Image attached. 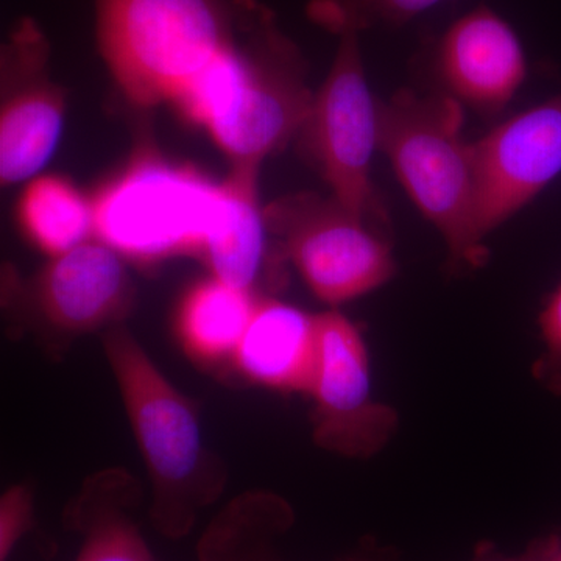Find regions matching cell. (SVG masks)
<instances>
[{
  "mask_svg": "<svg viewBox=\"0 0 561 561\" xmlns=\"http://www.w3.org/2000/svg\"><path fill=\"white\" fill-rule=\"evenodd\" d=\"M483 238L561 173V94L502 122L472 142Z\"/></svg>",
  "mask_w": 561,
  "mask_h": 561,
  "instance_id": "9c48e42d",
  "label": "cell"
},
{
  "mask_svg": "<svg viewBox=\"0 0 561 561\" xmlns=\"http://www.w3.org/2000/svg\"><path fill=\"white\" fill-rule=\"evenodd\" d=\"M311 16L339 35V47L302 125V149L332 197L371 225L383 224L370 173L378 150V101L365 79L356 0H313Z\"/></svg>",
  "mask_w": 561,
  "mask_h": 561,
  "instance_id": "277c9868",
  "label": "cell"
},
{
  "mask_svg": "<svg viewBox=\"0 0 561 561\" xmlns=\"http://www.w3.org/2000/svg\"><path fill=\"white\" fill-rule=\"evenodd\" d=\"M317 345V313L260 298L231 368L253 386L306 394L316 367Z\"/></svg>",
  "mask_w": 561,
  "mask_h": 561,
  "instance_id": "4fadbf2b",
  "label": "cell"
},
{
  "mask_svg": "<svg viewBox=\"0 0 561 561\" xmlns=\"http://www.w3.org/2000/svg\"><path fill=\"white\" fill-rule=\"evenodd\" d=\"M432 62L446 94L483 114L504 108L527 76L522 41L486 5L468 11L443 32Z\"/></svg>",
  "mask_w": 561,
  "mask_h": 561,
  "instance_id": "8fae6325",
  "label": "cell"
},
{
  "mask_svg": "<svg viewBox=\"0 0 561 561\" xmlns=\"http://www.w3.org/2000/svg\"><path fill=\"white\" fill-rule=\"evenodd\" d=\"M378 149L416 208L440 232L454 271L482 267L486 245L463 106L446 92L398 91L378 102Z\"/></svg>",
  "mask_w": 561,
  "mask_h": 561,
  "instance_id": "7a4b0ae2",
  "label": "cell"
},
{
  "mask_svg": "<svg viewBox=\"0 0 561 561\" xmlns=\"http://www.w3.org/2000/svg\"><path fill=\"white\" fill-rule=\"evenodd\" d=\"M41 323L62 341L119 327L130 312L133 287L124 256L99 239L51 257L33 284Z\"/></svg>",
  "mask_w": 561,
  "mask_h": 561,
  "instance_id": "30bf717a",
  "label": "cell"
},
{
  "mask_svg": "<svg viewBox=\"0 0 561 561\" xmlns=\"http://www.w3.org/2000/svg\"><path fill=\"white\" fill-rule=\"evenodd\" d=\"M197 557L198 561H230L219 542L213 540V537H209L208 534L205 535V531H203L201 541H198Z\"/></svg>",
  "mask_w": 561,
  "mask_h": 561,
  "instance_id": "603a6c76",
  "label": "cell"
},
{
  "mask_svg": "<svg viewBox=\"0 0 561 561\" xmlns=\"http://www.w3.org/2000/svg\"><path fill=\"white\" fill-rule=\"evenodd\" d=\"M256 0H94L103 60L130 101H171L257 11Z\"/></svg>",
  "mask_w": 561,
  "mask_h": 561,
  "instance_id": "3957f363",
  "label": "cell"
},
{
  "mask_svg": "<svg viewBox=\"0 0 561 561\" xmlns=\"http://www.w3.org/2000/svg\"><path fill=\"white\" fill-rule=\"evenodd\" d=\"M20 221L32 242L51 257L94 234L92 203L58 176H41L28 184L20 201Z\"/></svg>",
  "mask_w": 561,
  "mask_h": 561,
  "instance_id": "e0dca14e",
  "label": "cell"
},
{
  "mask_svg": "<svg viewBox=\"0 0 561 561\" xmlns=\"http://www.w3.org/2000/svg\"><path fill=\"white\" fill-rule=\"evenodd\" d=\"M294 523L289 502L268 491H249L230 502L205 531L230 561H286L276 542Z\"/></svg>",
  "mask_w": 561,
  "mask_h": 561,
  "instance_id": "ac0fdd59",
  "label": "cell"
},
{
  "mask_svg": "<svg viewBox=\"0 0 561 561\" xmlns=\"http://www.w3.org/2000/svg\"><path fill=\"white\" fill-rule=\"evenodd\" d=\"M312 101L300 51L283 33L253 62L206 130L234 165H260L301 131Z\"/></svg>",
  "mask_w": 561,
  "mask_h": 561,
  "instance_id": "ba28073f",
  "label": "cell"
},
{
  "mask_svg": "<svg viewBox=\"0 0 561 561\" xmlns=\"http://www.w3.org/2000/svg\"><path fill=\"white\" fill-rule=\"evenodd\" d=\"M442 0H356L362 28L381 24L389 27L408 24Z\"/></svg>",
  "mask_w": 561,
  "mask_h": 561,
  "instance_id": "44dd1931",
  "label": "cell"
},
{
  "mask_svg": "<svg viewBox=\"0 0 561 561\" xmlns=\"http://www.w3.org/2000/svg\"><path fill=\"white\" fill-rule=\"evenodd\" d=\"M560 541L559 535H545V537L535 538L524 551L518 553H502L493 545L483 542L476 551L472 561H549Z\"/></svg>",
  "mask_w": 561,
  "mask_h": 561,
  "instance_id": "7402d4cb",
  "label": "cell"
},
{
  "mask_svg": "<svg viewBox=\"0 0 561 561\" xmlns=\"http://www.w3.org/2000/svg\"><path fill=\"white\" fill-rule=\"evenodd\" d=\"M257 165H232L224 201L198 257L214 278L251 290L264 256V216L257 202Z\"/></svg>",
  "mask_w": 561,
  "mask_h": 561,
  "instance_id": "9a60e30c",
  "label": "cell"
},
{
  "mask_svg": "<svg viewBox=\"0 0 561 561\" xmlns=\"http://www.w3.org/2000/svg\"><path fill=\"white\" fill-rule=\"evenodd\" d=\"M319 345L306 394L312 438L324 451L370 459L386 448L398 413L373 394L370 357L359 330L341 312L317 313Z\"/></svg>",
  "mask_w": 561,
  "mask_h": 561,
  "instance_id": "52a82bcc",
  "label": "cell"
},
{
  "mask_svg": "<svg viewBox=\"0 0 561 561\" xmlns=\"http://www.w3.org/2000/svg\"><path fill=\"white\" fill-rule=\"evenodd\" d=\"M221 201V184L194 169L142 158L91 202L94 236L140 264L198 256Z\"/></svg>",
  "mask_w": 561,
  "mask_h": 561,
  "instance_id": "5b68a950",
  "label": "cell"
},
{
  "mask_svg": "<svg viewBox=\"0 0 561 561\" xmlns=\"http://www.w3.org/2000/svg\"><path fill=\"white\" fill-rule=\"evenodd\" d=\"M342 561H381L379 559H376L375 556H373L371 552H357V553H351V556L345 557Z\"/></svg>",
  "mask_w": 561,
  "mask_h": 561,
  "instance_id": "cb8c5ba5",
  "label": "cell"
},
{
  "mask_svg": "<svg viewBox=\"0 0 561 561\" xmlns=\"http://www.w3.org/2000/svg\"><path fill=\"white\" fill-rule=\"evenodd\" d=\"M271 221L301 278L328 305L356 300L393 278L390 243L335 197L284 201Z\"/></svg>",
  "mask_w": 561,
  "mask_h": 561,
  "instance_id": "8992f818",
  "label": "cell"
},
{
  "mask_svg": "<svg viewBox=\"0 0 561 561\" xmlns=\"http://www.w3.org/2000/svg\"><path fill=\"white\" fill-rule=\"evenodd\" d=\"M549 561H561V541L560 545L557 546L556 551H553L551 559Z\"/></svg>",
  "mask_w": 561,
  "mask_h": 561,
  "instance_id": "d4e9b609",
  "label": "cell"
},
{
  "mask_svg": "<svg viewBox=\"0 0 561 561\" xmlns=\"http://www.w3.org/2000/svg\"><path fill=\"white\" fill-rule=\"evenodd\" d=\"M142 486L124 468L87 478L66 505V529L79 535L76 561H157L138 519Z\"/></svg>",
  "mask_w": 561,
  "mask_h": 561,
  "instance_id": "5bb4252c",
  "label": "cell"
},
{
  "mask_svg": "<svg viewBox=\"0 0 561 561\" xmlns=\"http://www.w3.org/2000/svg\"><path fill=\"white\" fill-rule=\"evenodd\" d=\"M542 353L534 376L546 389L561 394V284L546 301L540 316Z\"/></svg>",
  "mask_w": 561,
  "mask_h": 561,
  "instance_id": "ffe728a7",
  "label": "cell"
},
{
  "mask_svg": "<svg viewBox=\"0 0 561 561\" xmlns=\"http://www.w3.org/2000/svg\"><path fill=\"white\" fill-rule=\"evenodd\" d=\"M260 298L210 276L184 295L176 312L181 348L203 367H231Z\"/></svg>",
  "mask_w": 561,
  "mask_h": 561,
  "instance_id": "2e32d148",
  "label": "cell"
},
{
  "mask_svg": "<svg viewBox=\"0 0 561 561\" xmlns=\"http://www.w3.org/2000/svg\"><path fill=\"white\" fill-rule=\"evenodd\" d=\"M102 346L149 472L151 526L169 540H183L224 494L227 470L203 440L194 402L127 328H111Z\"/></svg>",
  "mask_w": 561,
  "mask_h": 561,
  "instance_id": "6da1fadb",
  "label": "cell"
},
{
  "mask_svg": "<svg viewBox=\"0 0 561 561\" xmlns=\"http://www.w3.org/2000/svg\"><path fill=\"white\" fill-rule=\"evenodd\" d=\"M27 47L28 84L9 95L0 116V176L3 186L31 179L54 154L65 102L43 76L47 43L32 20L21 22Z\"/></svg>",
  "mask_w": 561,
  "mask_h": 561,
  "instance_id": "7c38bea8",
  "label": "cell"
},
{
  "mask_svg": "<svg viewBox=\"0 0 561 561\" xmlns=\"http://www.w3.org/2000/svg\"><path fill=\"white\" fill-rule=\"evenodd\" d=\"M35 496L25 483L10 486L0 497V561H9L22 538L31 531Z\"/></svg>",
  "mask_w": 561,
  "mask_h": 561,
  "instance_id": "d6986e66",
  "label": "cell"
}]
</instances>
